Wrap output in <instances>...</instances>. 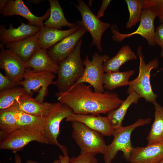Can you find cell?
Segmentation results:
<instances>
[{
  "label": "cell",
  "mask_w": 163,
  "mask_h": 163,
  "mask_svg": "<svg viewBox=\"0 0 163 163\" xmlns=\"http://www.w3.org/2000/svg\"><path fill=\"white\" fill-rule=\"evenodd\" d=\"M29 1L32 3L34 4H37L41 2L44 1L43 0H29Z\"/></svg>",
  "instance_id": "ab89813d"
},
{
  "label": "cell",
  "mask_w": 163,
  "mask_h": 163,
  "mask_svg": "<svg viewBox=\"0 0 163 163\" xmlns=\"http://www.w3.org/2000/svg\"><path fill=\"white\" fill-rule=\"evenodd\" d=\"M8 0H0V13L3 10V8L5 5Z\"/></svg>",
  "instance_id": "f35d334b"
},
{
  "label": "cell",
  "mask_w": 163,
  "mask_h": 163,
  "mask_svg": "<svg viewBox=\"0 0 163 163\" xmlns=\"http://www.w3.org/2000/svg\"><path fill=\"white\" fill-rule=\"evenodd\" d=\"M26 68H31L36 72L49 71L57 74L59 65L49 56L46 50L38 47L37 49L25 62Z\"/></svg>",
  "instance_id": "ffe728a7"
},
{
  "label": "cell",
  "mask_w": 163,
  "mask_h": 163,
  "mask_svg": "<svg viewBox=\"0 0 163 163\" xmlns=\"http://www.w3.org/2000/svg\"><path fill=\"white\" fill-rule=\"evenodd\" d=\"M73 113L67 105L58 102L54 105L48 114L45 117V121L40 133L47 140L49 144L57 146L64 156H68L67 148L60 144L57 140L59 133L60 125L62 121Z\"/></svg>",
  "instance_id": "8992f818"
},
{
  "label": "cell",
  "mask_w": 163,
  "mask_h": 163,
  "mask_svg": "<svg viewBox=\"0 0 163 163\" xmlns=\"http://www.w3.org/2000/svg\"><path fill=\"white\" fill-rule=\"evenodd\" d=\"M154 42L155 45L161 47V50L160 56L163 58V22L160 23L156 29Z\"/></svg>",
  "instance_id": "d6a6232c"
},
{
  "label": "cell",
  "mask_w": 163,
  "mask_h": 163,
  "mask_svg": "<svg viewBox=\"0 0 163 163\" xmlns=\"http://www.w3.org/2000/svg\"><path fill=\"white\" fill-rule=\"evenodd\" d=\"M129 12V18L126 28H131L140 22L144 9L143 0H126Z\"/></svg>",
  "instance_id": "f1b7e54d"
},
{
  "label": "cell",
  "mask_w": 163,
  "mask_h": 163,
  "mask_svg": "<svg viewBox=\"0 0 163 163\" xmlns=\"http://www.w3.org/2000/svg\"><path fill=\"white\" fill-rule=\"evenodd\" d=\"M69 122L77 121L82 123L92 129L105 136H113L115 129L108 117L100 115L80 114L73 113L66 118Z\"/></svg>",
  "instance_id": "9a60e30c"
},
{
  "label": "cell",
  "mask_w": 163,
  "mask_h": 163,
  "mask_svg": "<svg viewBox=\"0 0 163 163\" xmlns=\"http://www.w3.org/2000/svg\"><path fill=\"white\" fill-rule=\"evenodd\" d=\"M82 43V38L72 53L59 65L58 78L54 85L57 87L59 92L69 90L84 73L85 67L80 55Z\"/></svg>",
  "instance_id": "7a4b0ae2"
},
{
  "label": "cell",
  "mask_w": 163,
  "mask_h": 163,
  "mask_svg": "<svg viewBox=\"0 0 163 163\" xmlns=\"http://www.w3.org/2000/svg\"><path fill=\"white\" fill-rule=\"evenodd\" d=\"M87 31L84 27L81 26L75 32L49 49L47 51V53L59 65L72 53L79 41Z\"/></svg>",
  "instance_id": "4fadbf2b"
},
{
  "label": "cell",
  "mask_w": 163,
  "mask_h": 163,
  "mask_svg": "<svg viewBox=\"0 0 163 163\" xmlns=\"http://www.w3.org/2000/svg\"><path fill=\"white\" fill-rule=\"evenodd\" d=\"M91 1H91V0H89V1L88 4H89V5L90 6H91L92 2H91Z\"/></svg>",
  "instance_id": "b9f144b4"
},
{
  "label": "cell",
  "mask_w": 163,
  "mask_h": 163,
  "mask_svg": "<svg viewBox=\"0 0 163 163\" xmlns=\"http://www.w3.org/2000/svg\"><path fill=\"white\" fill-rule=\"evenodd\" d=\"M137 53L140 60L139 75L136 78L130 81L127 93L129 94L135 92L140 98H142L147 102L153 104L157 101L158 96L153 92L152 87L150 73L152 70L158 67V60L157 58H155L146 63L141 45L138 47Z\"/></svg>",
  "instance_id": "277c9868"
},
{
  "label": "cell",
  "mask_w": 163,
  "mask_h": 163,
  "mask_svg": "<svg viewBox=\"0 0 163 163\" xmlns=\"http://www.w3.org/2000/svg\"><path fill=\"white\" fill-rule=\"evenodd\" d=\"M39 32L26 38L5 45L7 49L16 53L25 62L35 52L39 47Z\"/></svg>",
  "instance_id": "44dd1931"
},
{
  "label": "cell",
  "mask_w": 163,
  "mask_h": 163,
  "mask_svg": "<svg viewBox=\"0 0 163 163\" xmlns=\"http://www.w3.org/2000/svg\"><path fill=\"white\" fill-rule=\"evenodd\" d=\"M0 52V68L5 71L6 76L18 85L23 79L26 69L25 62L12 50L1 47Z\"/></svg>",
  "instance_id": "7c38bea8"
},
{
  "label": "cell",
  "mask_w": 163,
  "mask_h": 163,
  "mask_svg": "<svg viewBox=\"0 0 163 163\" xmlns=\"http://www.w3.org/2000/svg\"><path fill=\"white\" fill-rule=\"evenodd\" d=\"M163 159V144H148L145 147H134L130 163H159Z\"/></svg>",
  "instance_id": "e0dca14e"
},
{
  "label": "cell",
  "mask_w": 163,
  "mask_h": 163,
  "mask_svg": "<svg viewBox=\"0 0 163 163\" xmlns=\"http://www.w3.org/2000/svg\"><path fill=\"white\" fill-rule=\"evenodd\" d=\"M71 136L79 147L80 154L104 155L107 145L100 133L90 128L82 123L72 122Z\"/></svg>",
  "instance_id": "5b68a950"
},
{
  "label": "cell",
  "mask_w": 163,
  "mask_h": 163,
  "mask_svg": "<svg viewBox=\"0 0 163 163\" xmlns=\"http://www.w3.org/2000/svg\"><path fill=\"white\" fill-rule=\"evenodd\" d=\"M159 163H163V159Z\"/></svg>",
  "instance_id": "7bdbcfd3"
},
{
  "label": "cell",
  "mask_w": 163,
  "mask_h": 163,
  "mask_svg": "<svg viewBox=\"0 0 163 163\" xmlns=\"http://www.w3.org/2000/svg\"><path fill=\"white\" fill-rule=\"evenodd\" d=\"M137 56L128 45H124L119 50L115 56L105 61L103 65L104 72L119 71L121 66L128 61L136 59Z\"/></svg>",
  "instance_id": "7402d4cb"
},
{
  "label": "cell",
  "mask_w": 163,
  "mask_h": 163,
  "mask_svg": "<svg viewBox=\"0 0 163 163\" xmlns=\"http://www.w3.org/2000/svg\"><path fill=\"white\" fill-rule=\"evenodd\" d=\"M78 4H74L79 12L82 21L78 23L91 34L93 39L92 45H95L99 51L102 52L101 38L105 30L111 27L108 23L101 21L90 9L83 0H78Z\"/></svg>",
  "instance_id": "9c48e42d"
},
{
  "label": "cell",
  "mask_w": 163,
  "mask_h": 163,
  "mask_svg": "<svg viewBox=\"0 0 163 163\" xmlns=\"http://www.w3.org/2000/svg\"><path fill=\"white\" fill-rule=\"evenodd\" d=\"M160 23L163 22V14L158 17Z\"/></svg>",
  "instance_id": "60d3db41"
},
{
  "label": "cell",
  "mask_w": 163,
  "mask_h": 163,
  "mask_svg": "<svg viewBox=\"0 0 163 163\" xmlns=\"http://www.w3.org/2000/svg\"><path fill=\"white\" fill-rule=\"evenodd\" d=\"M48 1L50 5V15L49 18L43 23L44 26L59 29H61L63 27L72 28L76 26V24L70 23L66 20L58 0Z\"/></svg>",
  "instance_id": "cb8c5ba5"
},
{
  "label": "cell",
  "mask_w": 163,
  "mask_h": 163,
  "mask_svg": "<svg viewBox=\"0 0 163 163\" xmlns=\"http://www.w3.org/2000/svg\"><path fill=\"white\" fill-rule=\"evenodd\" d=\"M151 121L150 118H140L131 125L115 129L113 135L114 138L113 141L107 146L104 155V163H112L120 151L122 152L123 157L129 162L134 148L131 139L133 131L137 127L149 124Z\"/></svg>",
  "instance_id": "3957f363"
},
{
  "label": "cell",
  "mask_w": 163,
  "mask_h": 163,
  "mask_svg": "<svg viewBox=\"0 0 163 163\" xmlns=\"http://www.w3.org/2000/svg\"><path fill=\"white\" fill-rule=\"evenodd\" d=\"M17 129L14 111L10 108L0 110V133L9 134Z\"/></svg>",
  "instance_id": "f546056e"
},
{
  "label": "cell",
  "mask_w": 163,
  "mask_h": 163,
  "mask_svg": "<svg viewBox=\"0 0 163 163\" xmlns=\"http://www.w3.org/2000/svg\"><path fill=\"white\" fill-rule=\"evenodd\" d=\"M135 72L134 70L106 72L103 77L104 88L111 91L119 87L128 85L129 78Z\"/></svg>",
  "instance_id": "4316f807"
},
{
  "label": "cell",
  "mask_w": 163,
  "mask_h": 163,
  "mask_svg": "<svg viewBox=\"0 0 163 163\" xmlns=\"http://www.w3.org/2000/svg\"><path fill=\"white\" fill-rule=\"evenodd\" d=\"M0 149L11 150L15 153L32 141L49 144L48 140L40 132L20 129L9 134L0 133Z\"/></svg>",
  "instance_id": "30bf717a"
},
{
  "label": "cell",
  "mask_w": 163,
  "mask_h": 163,
  "mask_svg": "<svg viewBox=\"0 0 163 163\" xmlns=\"http://www.w3.org/2000/svg\"><path fill=\"white\" fill-rule=\"evenodd\" d=\"M55 104L48 102L40 103L31 96L26 94L17 97L11 107L16 110L31 115L45 117Z\"/></svg>",
  "instance_id": "2e32d148"
},
{
  "label": "cell",
  "mask_w": 163,
  "mask_h": 163,
  "mask_svg": "<svg viewBox=\"0 0 163 163\" xmlns=\"http://www.w3.org/2000/svg\"><path fill=\"white\" fill-rule=\"evenodd\" d=\"M4 17L18 15L28 21V24L41 28L44 26L43 21L48 19L50 15L49 8L42 16L38 17L34 15L25 5L22 0H8L0 13Z\"/></svg>",
  "instance_id": "5bb4252c"
},
{
  "label": "cell",
  "mask_w": 163,
  "mask_h": 163,
  "mask_svg": "<svg viewBox=\"0 0 163 163\" xmlns=\"http://www.w3.org/2000/svg\"><path fill=\"white\" fill-rule=\"evenodd\" d=\"M56 75L49 71L36 72L26 69L23 76V80L18 84L24 88L27 94L30 96L33 92H38L35 99L43 103L48 94V87L54 84Z\"/></svg>",
  "instance_id": "ba28073f"
},
{
  "label": "cell",
  "mask_w": 163,
  "mask_h": 163,
  "mask_svg": "<svg viewBox=\"0 0 163 163\" xmlns=\"http://www.w3.org/2000/svg\"><path fill=\"white\" fill-rule=\"evenodd\" d=\"M70 163H98V160L95 155L91 154H80L76 157L69 159Z\"/></svg>",
  "instance_id": "1f68e13d"
},
{
  "label": "cell",
  "mask_w": 163,
  "mask_h": 163,
  "mask_svg": "<svg viewBox=\"0 0 163 163\" xmlns=\"http://www.w3.org/2000/svg\"><path fill=\"white\" fill-rule=\"evenodd\" d=\"M14 111L18 129L40 132L43 125L45 117L31 115L16 110Z\"/></svg>",
  "instance_id": "603a6c76"
},
{
  "label": "cell",
  "mask_w": 163,
  "mask_h": 163,
  "mask_svg": "<svg viewBox=\"0 0 163 163\" xmlns=\"http://www.w3.org/2000/svg\"><path fill=\"white\" fill-rule=\"evenodd\" d=\"M140 98L136 92H133L129 94L118 108L107 113V117L115 129L123 126V119L129 107L133 104H137Z\"/></svg>",
  "instance_id": "d4e9b609"
},
{
  "label": "cell",
  "mask_w": 163,
  "mask_h": 163,
  "mask_svg": "<svg viewBox=\"0 0 163 163\" xmlns=\"http://www.w3.org/2000/svg\"><path fill=\"white\" fill-rule=\"evenodd\" d=\"M76 26L66 30L43 26L40 28L38 39V46L45 50L49 49L59 42L78 30L81 26L77 22Z\"/></svg>",
  "instance_id": "d6986e66"
},
{
  "label": "cell",
  "mask_w": 163,
  "mask_h": 163,
  "mask_svg": "<svg viewBox=\"0 0 163 163\" xmlns=\"http://www.w3.org/2000/svg\"><path fill=\"white\" fill-rule=\"evenodd\" d=\"M144 8H146L157 17L163 14V0H143Z\"/></svg>",
  "instance_id": "4dcf8cb0"
},
{
  "label": "cell",
  "mask_w": 163,
  "mask_h": 163,
  "mask_svg": "<svg viewBox=\"0 0 163 163\" xmlns=\"http://www.w3.org/2000/svg\"><path fill=\"white\" fill-rule=\"evenodd\" d=\"M26 94L25 90L21 85L0 91V110L6 109L10 107L13 105L17 97Z\"/></svg>",
  "instance_id": "83f0119b"
},
{
  "label": "cell",
  "mask_w": 163,
  "mask_h": 163,
  "mask_svg": "<svg viewBox=\"0 0 163 163\" xmlns=\"http://www.w3.org/2000/svg\"><path fill=\"white\" fill-rule=\"evenodd\" d=\"M90 85L80 83L67 91L55 93L57 100L69 106L73 113L98 115L118 108L124 100L116 93L93 91Z\"/></svg>",
  "instance_id": "6da1fadb"
},
{
  "label": "cell",
  "mask_w": 163,
  "mask_h": 163,
  "mask_svg": "<svg viewBox=\"0 0 163 163\" xmlns=\"http://www.w3.org/2000/svg\"><path fill=\"white\" fill-rule=\"evenodd\" d=\"M15 163H22V159L19 155L16 153L15 155Z\"/></svg>",
  "instance_id": "8d00e7d4"
},
{
  "label": "cell",
  "mask_w": 163,
  "mask_h": 163,
  "mask_svg": "<svg viewBox=\"0 0 163 163\" xmlns=\"http://www.w3.org/2000/svg\"><path fill=\"white\" fill-rule=\"evenodd\" d=\"M110 58V57L107 54L101 55L95 52L90 61L88 56L86 55L83 61L85 66L84 73L73 86L86 83L93 87L94 91L97 93L104 92L103 77L105 72L103 64L105 61Z\"/></svg>",
  "instance_id": "52a82bcc"
},
{
  "label": "cell",
  "mask_w": 163,
  "mask_h": 163,
  "mask_svg": "<svg viewBox=\"0 0 163 163\" xmlns=\"http://www.w3.org/2000/svg\"><path fill=\"white\" fill-rule=\"evenodd\" d=\"M18 86L9 77L5 76L0 72V90L10 88Z\"/></svg>",
  "instance_id": "836d02e7"
},
{
  "label": "cell",
  "mask_w": 163,
  "mask_h": 163,
  "mask_svg": "<svg viewBox=\"0 0 163 163\" xmlns=\"http://www.w3.org/2000/svg\"><path fill=\"white\" fill-rule=\"evenodd\" d=\"M154 119L147 137L148 144H163V107L154 103Z\"/></svg>",
  "instance_id": "484cf974"
},
{
  "label": "cell",
  "mask_w": 163,
  "mask_h": 163,
  "mask_svg": "<svg viewBox=\"0 0 163 163\" xmlns=\"http://www.w3.org/2000/svg\"><path fill=\"white\" fill-rule=\"evenodd\" d=\"M111 1L110 0H103L102 1L100 9L97 11L96 15L98 18L99 19L104 16V11Z\"/></svg>",
  "instance_id": "e575fe53"
},
{
  "label": "cell",
  "mask_w": 163,
  "mask_h": 163,
  "mask_svg": "<svg viewBox=\"0 0 163 163\" xmlns=\"http://www.w3.org/2000/svg\"><path fill=\"white\" fill-rule=\"evenodd\" d=\"M156 17L154 13L147 9L144 8L142 11L139 25L136 31L129 34H121L118 31L117 26L113 25L110 27L113 34L112 38L113 40L121 42L126 38L138 34L145 38L149 45L154 46L155 45L154 42L155 30L154 23Z\"/></svg>",
  "instance_id": "8fae6325"
},
{
  "label": "cell",
  "mask_w": 163,
  "mask_h": 163,
  "mask_svg": "<svg viewBox=\"0 0 163 163\" xmlns=\"http://www.w3.org/2000/svg\"><path fill=\"white\" fill-rule=\"evenodd\" d=\"M26 163H39L37 161H34L33 160L28 159L26 161ZM52 163H61L59 159H56Z\"/></svg>",
  "instance_id": "74e56055"
},
{
  "label": "cell",
  "mask_w": 163,
  "mask_h": 163,
  "mask_svg": "<svg viewBox=\"0 0 163 163\" xmlns=\"http://www.w3.org/2000/svg\"><path fill=\"white\" fill-rule=\"evenodd\" d=\"M40 28L22 22L20 26L15 28L11 23L8 29L4 24L0 25V43L3 45L26 38L40 32Z\"/></svg>",
  "instance_id": "ac0fdd59"
},
{
  "label": "cell",
  "mask_w": 163,
  "mask_h": 163,
  "mask_svg": "<svg viewBox=\"0 0 163 163\" xmlns=\"http://www.w3.org/2000/svg\"><path fill=\"white\" fill-rule=\"evenodd\" d=\"M59 159L60 160L61 163H70V158L68 156H64L60 155L59 156Z\"/></svg>",
  "instance_id": "d590c367"
}]
</instances>
